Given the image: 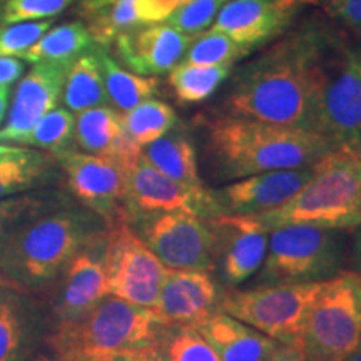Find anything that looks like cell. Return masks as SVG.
<instances>
[{"label":"cell","instance_id":"1","mask_svg":"<svg viewBox=\"0 0 361 361\" xmlns=\"http://www.w3.org/2000/svg\"><path fill=\"white\" fill-rule=\"evenodd\" d=\"M322 32L296 30L241 67L223 99L224 114L308 129L310 66Z\"/></svg>","mask_w":361,"mask_h":361},{"label":"cell","instance_id":"2","mask_svg":"<svg viewBox=\"0 0 361 361\" xmlns=\"http://www.w3.org/2000/svg\"><path fill=\"white\" fill-rule=\"evenodd\" d=\"M106 228V221L92 211L54 202L20 221L0 241V274L20 290L42 286Z\"/></svg>","mask_w":361,"mask_h":361},{"label":"cell","instance_id":"3","mask_svg":"<svg viewBox=\"0 0 361 361\" xmlns=\"http://www.w3.org/2000/svg\"><path fill=\"white\" fill-rule=\"evenodd\" d=\"M207 149L219 176L241 179L306 168L336 147L313 130L224 114L207 124Z\"/></svg>","mask_w":361,"mask_h":361},{"label":"cell","instance_id":"4","mask_svg":"<svg viewBox=\"0 0 361 361\" xmlns=\"http://www.w3.org/2000/svg\"><path fill=\"white\" fill-rule=\"evenodd\" d=\"M308 129L335 147L361 141L358 54L324 29L310 66Z\"/></svg>","mask_w":361,"mask_h":361},{"label":"cell","instance_id":"5","mask_svg":"<svg viewBox=\"0 0 361 361\" xmlns=\"http://www.w3.org/2000/svg\"><path fill=\"white\" fill-rule=\"evenodd\" d=\"M268 229L284 224L361 228V162L350 147H336L313 164V176L278 209L258 216Z\"/></svg>","mask_w":361,"mask_h":361},{"label":"cell","instance_id":"6","mask_svg":"<svg viewBox=\"0 0 361 361\" xmlns=\"http://www.w3.org/2000/svg\"><path fill=\"white\" fill-rule=\"evenodd\" d=\"M159 329L151 310L107 295L82 318L59 323L52 348L56 361H99L117 351L144 348Z\"/></svg>","mask_w":361,"mask_h":361},{"label":"cell","instance_id":"7","mask_svg":"<svg viewBox=\"0 0 361 361\" xmlns=\"http://www.w3.org/2000/svg\"><path fill=\"white\" fill-rule=\"evenodd\" d=\"M361 343V274L338 271L324 279L306 319L305 361H345Z\"/></svg>","mask_w":361,"mask_h":361},{"label":"cell","instance_id":"8","mask_svg":"<svg viewBox=\"0 0 361 361\" xmlns=\"http://www.w3.org/2000/svg\"><path fill=\"white\" fill-rule=\"evenodd\" d=\"M323 284L324 279L276 283L255 290L231 291L221 300L219 311L281 345H301L306 319Z\"/></svg>","mask_w":361,"mask_h":361},{"label":"cell","instance_id":"9","mask_svg":"<svg viewBox=\"0 0 361 361\" xmlns=\"http://www.w3.org/2000/svg\"><path fill=\"white\" fill-rule=\"evenodd\" d=\"M336 229L284 224L269 229L261 279L276 283L322 281L335 276L341 261Z\"/></svg>","mask_w":361,"mask_h":361},{"label":"cell","instance_id":"10","mask_svg":"<svg viewBox=\"0 0 361 361\" xmlns=\"http://www.w3.org/2000/svg\"><path fill=\"white\" fill-rule=\"evenodd\" d=\"M104 271L107 295L152 311L168 269L121 214L107 224Z\"/></svg>","mask_w":361,"mask_h":361},{"label":"cell","instance_id":"11","mask_svg":"<svg viewBox=\"0 0 361 361\" xmlns=\"http://www.w3.org/2000/svg\"><path fill=\"white\" fill-rule=\"evenodd\" d=\"M139 238L166 269L213 271L214 236L207 221L183 211L146 216L134 223Z\"/></svg>","mask_w":361,"mask_h":361},{"label":"cell","instance_id":"12","mask_svg":"<svg viewBox=\"0 0 361 361\" xmlns=\"http://www.w3.org/2000/svg\"><path fill=\"white\" fill-rule=\"evenodd\" d=\"M126 197L124 211L129 223L146 216L183 211L211 219L223 214L216 194L201 196L169 179L149 162L142 154L124 169Z\"/></svg>","mask_w":361,"mask_h":361},{"label":"cell","instance_id":"13","mask_svg":"<svg viewBox=\"0 0 361 361\" xmlns=\"http://www.w3.org/2000/svg\"><path fill=\"white\" fill-rule=\"evenodd\" d=\"M56 161L64 171L71 192L106 224L126 214V176L116 161L74 147L56 156Z\"/></svg>","mask_w":361,"mask_h":361},{"label":"cell","instance_id":"14","mask_svg":"<svg viewBox=\"0 0 361 361\" xmlns=\"http://www.w3.org/2000/svg\"><path fill=\"white\" fill-rule=\"evenodd\" d=\"M214 236V256L228 284H241L263 264L269 229L258 216L219 214L207 219Z\"/></svg>","mask_w":361,"mask_h":361},{"label":"cell","instance_id":"15","mask_svg":"<svg viewBox=\"0 0 361 361\" xmlns=\"http://www.w3.org/2000/svg\"><path fill=\"white\" fill-rule=\"evenodd\" d=\"M69 69L51 64H34L17 84L6 124L0 128V144L20 146L34 126L47 112L56 109L62 99Z\"/></svg>","mask_w":361,"mask_h":361},{"label":"cell","instance_id":"16","mask_svg":"<svg viewBox=\"0 0 361 361\" xmlns=\"http://www.w3.org/2000/svg\"><path fill=\"white\" fill-rule=\"evenodd\" d=\"M191 39L166 22H151L121 34L112 45L116 61L124 69L146 78H159L179 64Z\"/></svg>","mask_w":361,"mask_h":361},{"label":"cell","instance_id":"17","mask_svg":"<svg viewBox=\"0 0 361 361\" xmlns=\"http://www.w3.org/2000/svg\"><path fill=\"white\" fill-rule=\"evenodd\" d=\"M313 176V164L298 169L268 171L238 179L216 194L223 214L261 216L286 204Z\"/></svg>","mask_w":361,"mask_h":361},{"label":"cell","instance_id":"18","mask_svg":"<svg viewBox=\"0 0 361 361\" xmlns=\"http://www.w3.org/2000/svg\"><path fill=\"white\" fill-rule=\"evenodd\" d=\"M218 286L206 271H166L152 310L161 326H196L216 313Z\"/></svg>","mask_w":361,"mask_h":361},{"label":"cell","instance_id":"19","mask_svg":"<svg viewBox=\"0 0 361 361\" xmlns=\"http://www.w3.org/2000/svg\"><path fill=\"white\" fill-rule=\"evenodd\" d=\"M298 6L284 0H226L211 29L219 30L252 52L284 32Z\"/></svg>","mask_w":361,"mask_h":361},{"label":"cell","instance_id":"20","mask_svg":"<svg viewBox=\"0 0 361 361\" xmlns=\"http://www.w3.org/2000/svg\"><path fill=\"white\" fill-rule=\"evenodd\" d=\"M104 246L106 233L80 250L64 268V283L56 303L61 323L82 318L107 296Z\"/></svg>","mask_w":361,"mask_h":361},{"label":"cell","instance_id":"21","mask_svg":"<svg viewBox=\"0 0 361 361\" xmlns=\"http://www.w3.org/2000/svg\"><path fill=\"white\" fill-rule=\"evenodd\" d=\"M74 142L82 152L109 157L123 169L142 154V149L135 146L126 134L121 112L111 106L79 112L75 117Z\"/></svg>","mask_w":361,"mask_h":361},{"label":"cell","instance_id":"22","mask_svg":"<svg viewBox=\"0 0 361 361\" xmlns=\"http://www.w3.org/2000/svg\"><path fill=\"white\" fill-rule=\"evenodd\" d=\"M194 328L213 346L221 361H269L283 346L223 311H216Z\"/></svg>","mask_w":361,"mask_h":361},{"label":"cell","instance_id":"23","mask_svg":"<svg viewBox=\"0 0 361 361\" xmlns=\"http://www.w3.org/2000/svg\"><path fill=\"white\" fill-rule=\"evenodd\" d=\"M142 156L151 162L157 171L169 179L188 188L189 191L207 196L209 191L200 178L197 169L196 149L184 129L173 128L168 134L147 144L142 149Z\"/></svg>","mask_w":361,"mask_h":361},{"label":"cell","instance_id":"24","mask_svg":"<svg viewBox=\"0 0 361 361\" xmlns=\"http://www.w3.org/2000/svg\"><path fill=\"white\" fill-rule=\"evenodd\" d=\"M94 47H96V42L84 22H66L47 30L22 56V61L30 62V64H51L69 69L78 59L92 51Z\"/></svg>","mask_w":361,"mask_h":361},{"label":"cell","instance_id":"25","mask_svg":"<svg viewBox=\"0 0 361 361\" xmlns=\"http://www.w3.org/2000/svg\"><path fill=\"white\" fill-rule=\"evenodd\" d=\"M94 52L101 66L107 97L116 111L128 112L137 104L154 99L161 94V82L157 78H146L124 69L111 56L107 47L102 45H96Z\"/></svg>","mask_w":361,"mask_h":361},{"label":"cell","instance_id":"26","mask_svg":"<svg viewBox=\"0 0 361 361\" xmlns=\"http://www.w3.org/2000/svg\"><path fill=\"white\" fill-rule=\"evenodd\" d=\"M62 101H64L66 109H69L72 114L111 104L94 49L71 66L66 78Z\"/></svg>","mask_w":361,"mask_h":361},{"label":"cell","instance_id":"27","mask_svg":"<svg viewBox=\"0 0 361 361\" xmlns=\"http://www.w3.org/2000/svg\"><path fill=\"white\" fill-rule=\"evenodd\" d=\"M56 157L24 147L19 154L0 159V200L29 191L47 179Z\"/></svg>","mask_w":361,"mask_h":361},{"label":"cell","instance_id":"28","mask_svg":"<svg viewBox=\"0 0 361 361\" xmlns=\"http://www.w3.org/2000/svg\"><path fill=\"white\" fill-rule=\"evenodd\" d=\"M231 67L194 66L179 62L169 72L168 82L180 104H201L213 97L228 80Z\"/></svg>","mask_w":361,"mask_h":361},{"label":"cell","instance_id":"29","mask_svg":"<svg viewBox=\"0 0 361 361\" xmlns=\"http://www.w3.org/2000/svg\"><path fill=\"white\" fill-rule=\"evenodd\" d=\"M121 119L128 137L141 149L168 134L178 124L173 106L159 99H147L130 111L121 112Z\"/></svg>","mask_w":361,"mask_h":361},{"label":"cell","instance_id":"30","mask_svg":"<svg viewBox=\"0 0 361 361\" xmlns=\"http://www.w3.org/2000/svg\"><path fill=\"white\" fill-rule=\"evenodd\" d=\"M84 20L94 42L102 47H111L121 34L146 24L139 13V0H111Z\"/></svg>","mask_w":361,"mask_h":361},{"label":"cell","instance_id":"31","mask_svg":"<svg viewBox=\"0 0 361 361\" xmlns=\"http://www.w3.org/2000/svg\"><path fill=\"white\" fill-rule=\"evenodd\" d=\"M250 49L234 42L231 37L216 29H207L191 39L180 62L194 66L233 67L243 57L250 56Z\"/></svg>","mask_w":361,"mask_h":361},{"label":"cell","instance_id":"32","mask_svg":"<svg viewBox=\"0 0 361 361\" xmlns=\"http://www.w3.org/2000/svg\"><path fill=\"white\" fill-rule=\"evenodd\" d=\"M74 114L66 107H56L34 126L20 146H34L56 157L74 147Z\"/></svg>","mask_w":361,"mask_h":361},{"label":"cell","instance_id":"33","mask_svg":"<svg viewBox=\"0 0 361 361\" xmlns=\"http://www.w3.org/2000/svg\"><path fill=\"white\" fill-rule=\"evenodd\" d=\"M27 350L25 318L20 301L7 290L0 296V361H22Z\"/></svg>","mask_w":361,"mask_h":361},{"label":"cell","instance_id":"34","mask_svg":"<svg viewBox=\"0 0 361 361\" xmlns=\"http://www.w3.org/2000/svg\"><path fill=\"white\" fill-rule=\"evenodd\" d=\"M162 335L159 331V340L169 361H221L213 346L194 326H171Z\"/></svg>","mask_w":361,"mask_h":361},{"label":"cell","instance_id":"35","mask_svg":"<svg viewBox=\"0 0 361 361\" xmlns=\"http://www.w3.org/2000/svg\"><path fill=\"white\" fill-rule=\"evenodd\" d=\"M226 0H188L164 22L186 37H196L214 24Z\"/></svg>","mask_w":361,"mask_h":361},{"label":"cell","instance_id":"36","mask_svg":"<svg viewBox=\"0 0 361 361\" xmlns=\"http://www.w3.org/2000/svg\"><path fill=\"white\" fill-rule=\"evenodd\" d=\"M78 0H0V24L49 20Z\"/></svg>","mask_w":361,"mask_h":361},{"label":"cell","instance_id":"37","mask_svg":"<svg viewBox=\"0 0 361 361\" xmlns=\"http://www.w3.org/2000/svg\"><path fill=\"white\" fill-rule=\"evenodd\" d=\"M52 20L16 22L0 25V57H22L51 29Z\"/></svg>","mask_w":361,"mask_h":361},{"label":"cell","instance_id":"38","mask_svg":"<svg viewBox=\"0 0 361 361\" xmlns=\"http://www.w3.org/2000/svg\"><path fill=\"white\" fill-rule=\"evenodd\" d=\"M54 202H57L56 197L45 196V194H17V196L0 200V241L20 221L39 213Z\"/></svg>","mask_w":361,"mask_h":361},{"label":"cell","instance_id":"39","mask_svg":"<svg viewBox=\"0 0 361 361\" xmlns=\"http://www.w3.org/2000/svg\"><path fill=\"white\" fill-rule=\"evenodd\" d=\"M324 12L346 29L361 34V0H318Z\"/></svg>","mask_w":361,"mask_h":361},{"label":"cell","instance_id":"40","mask_svg":"<svg viewBox=\"0 0 361 361\" xmlns=\"http://www.w3.org/2000/svg\"><path fill=\"white\" fill-rule=\"evenodd\" d=\"M184 2L188 0H139V13L146 24L164 22Z\"/></svg>","mask_w":361,"mask_h":361},{"label":"cell","instance_id":"41","mask_svg":"<svg viewBox=\"0 0 361 361\" xmlns=\"http://www.w3.org/2000/svg\"><path fill=\"white\" fill-rule=\"evenodd\" d=\"M25 61L17 57H0V87H11L22 78Z\"/></svg>","mask_w":361,"mask_h":361},{"label":"cell","instance_id":"42","mask_svg":"<svg viewBox=\"0 0 361 361\" xmlns=\"http://www.w3.org/2000/svg\"><path fill=\"white\" fill-rule=\"evenodd\" d=\"M161 331V329H159ZM141 353V360L142 361H169L168 356H166V351L162 348V343L159 340V335L152 343H149L147 346L139 350Z\"/></svg>","mask_w":361,"mask_h":361},{"label":"cell","instance_id":"43","mask_svg":"<svg viewBox=\"0 0 361 361\" xmlns=\"http://www.w3.org/2000/svg\"><path fill=\"white\" fill-rule=\"evenodd\" d=\"M269 361H305L303 348L301 345H283L276 355Z\"/></svg>","mask_w":361,"mask_h":361},{"label":"cell","instance_id":"44","mask_svg":"<svg viewBox=\"0 0 361 361\" xmlns=\"http://www.w3.org/2000/svg\"><path fill=\"white\" fill-rule=\"evenodd\" d=\"M78 13L82 19H85V17H89L92 12H96L101 7L106 6V4H109L111 0H78Z\"/></svg>","mask_w":361,"mask_h":361},{"label":"cell","instance_id":"45","mask_svg":"<svg viewBox=\"0 0 361 361\" xmlns=\"http://www.w3.org/2000/svg\"><path fill=\"white\" fill-rule=\"evenodd\" d=\"M99 361H142V360H141V353H139V350H129V351H117V353H112Z\"/></svg>","mask_w":361,"mask_h":361},{"label":"cell","instance_id":"46","mask_svg":"<svg viewBox=\"0 0 361 361\" xmlns=\"http://www.w3.org/2000/svg\"><path fill=\"white\" fill-rule=\"evenodd\" d=\"M8 99H11V87H0V124H2L7 117Z\"/></svg>","mask_w":361,"mask_h":361},{"label":"cell","instance_id":"47","mask_svg":"<svg viewBox=\"0 0 361 361\" xmlns=\"http://www.w3.org/2000/svg\"><path fill=\"white\" fill-rule=\"evenodd\" d=\"M353 258H355V266L356 273L361 274V228L358 229L355 236V246H353Z\"/></svg>","mask_w":361,"mask_h":361},{"label":"cell","instance_id":"48","mask_svg":"<svg viewBox=\"0 0 361 361\" xmlns=\"http://www.w3.org/2000/svg\"><path fill=\"white\" fill-rule=\"evenodd\" d=\"M24 151L22 146H11V144H0V159H6V157L16 156L19 152Z\"/></svg>","mask_w":361,"mask_h":361},{"label":"cell","instance_id":"49","mask_svg":"<svg viewBox=\"0 0 361 361\" xmlns=\"http://www.w3.org/2000/svg\"><path fill=\"white\" fill-rule=\"evenodd\" d=\"M0 288H6V290H12V291H22L16 283H12L11 279H7L4 274H0Z\"/></svg>","mask_w":361,"mask_h":361},{"label":"cell","instance_id":"50","mask_svg":"<svg viewBox=\"0 0 361 361\" xmlns=\"http://www.w3.org/2000/svg\"><path fill=\"white\" fill-rule=\"evenodd\" d=\"M346 147H350L351 151L355 152V156L358 157L360 159V162H361V141H358V142H355V144H351V146H346Z\"/></svg>","mask_w":361,"mask_h":361},{"label":"cell","instance_id":"51","mask_svg":"<svg viewBox=\"0 0 361 361\" xmlns=\"http://www.w3.org/2000/svg\"><path fill=\"white\" fill-rule=\"evenodd\" d=\"M345 361H361V345Z\"/></svg>","mask_w":361,"mask_h":361},{"label":"cell","instance_id":"52","mask_svg":"<svg viewBox=\"0 0 361 361\" xmlns=\"http://www.w3.org/2000/svg\"><path fill=\"white\" fill-rule=\"evenodd\" d=\"M284 2H286L288 6H298V4L303 2V0H284Z\"/></svg>","mask_w":361,"mask_h":361},{"label":"cell","instance_id":"53","mask_svg":"<svg viewBox=\"0 0 361 361\" xmlns=\"http://www.w3.org/2000/svg\"><path fill=\"white\" fill-rule=\"evenodd\" d=\"M358 69H360V75H361V54H358Z\"/></svg>","mask_w":361,"mask_h":361},{"label":"cell","instance_id":"54","mask_svg":"<svg viewBox=\"0 0 361 361\" xmlns=\"http://www.w3.org/2000/svg\"><path fill=\"white\" fill-rule=\"evenodd\" d=\"M35 361H52V360H49V358H45V356H40L39 360H35Z\"/></svg>","mask_w":361,"mask_h":361},{"label":"cell","instance_id":"55","mask_svg":"<svg viewBox=\"0 0 361 361\" xmlns=\"http://www.w3.org/2000/svg\"><path fill=\"white\" fill-rule=\"evenodd\" d=\"M7 290H6V288H0V296H2L4 295V293H6Z\"/></svg>","mask_w":361,"mask_h":361},{"label":"cell","instance_id":"56","mask_svg":"<svg viewBox=\"0 0 361 361\" xmlns=\"http://www.w3.org/2000/svg\"><path fill=\"white\" fill-rule=\"evenodd\" d=\"M360 345H361V343H360Z\"/></svg>","mask_w":361,"mask_h":361}]
</instances>
